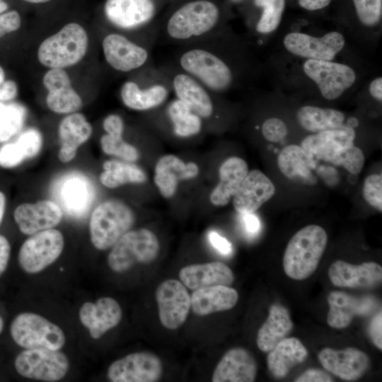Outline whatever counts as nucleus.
<instances>
[{
    "label": "nucleus",
    "instance_id": "59",
    "mask_svg": "<svg viewBox=\"0 0 382 382\" xmlns=\"http://www.w3.org/2000/svg\"><path fill=\"white\" fill-rule=\"evenodd\" d=\"M26 2L33 3V4H40V3H45L48 2L51 0H23Z\"/></svg>",
    "mask_w": 382,
    "mask_h": 382
},
{
    "label": "nucleus",
    "instance_id": "32",
    "mask_svg": "<svg viewBox=\"0 0 382 382\" xmlns=\"http://www.w3.org/2000/svg\"><path fill=\"white\" fill-rule=\"evenodd\" d=\"M277 162L279 170L286 178L308 185L316 182L311 171L313 156L301 146L290 144L285 146L279 152Z\"/></svg>",
    "mask_w": 382,
    "mask_h": 382
},
{
    "label": "nucleus",
    "instance_id": "4",
    "mask_svg": "<svg viewBox=\"0 0 382 382\" xmlns=\"http://www.w3.org/2000/svg\"><path fill=\"white\" fill-rule=\"evenodd\" d=\"M135 221L132 209L125 202L109 199L100 202L92 211L89 233L92 245L99 250L110 248Z\"/></svg>",
    "mask_w": 382,
    "mask_h": 382
},
{
    "label": "nucleus",
    "instance_id": "47",
    "mask_svg": "<svg viewBox=\"0 0 382 382\" xmlns=\"http://www.w3.org/2000/svg\"><path fill=\"white\" fill-rule=\"evenodd\" d=\"M21 24V16L17 11L11 10L0 14V37L18 30Z\"/></svg>",
    "mask_w": 382,
    "mask_h": 382
},
{
    "label": "nucleus",
    "instance_id": "33",
    "mask_svg": "<svg viewBox=\"0 0 382 382\" xmlns=\"http://www.w3.org/2000/svg\"><path fill=\"white\" fill-rule=\"evenodd\" d=\"M43 139L40 132L29 128L16 141L0 146V167L13 168L25 161L36 156L42 149Z\"/></svg>",
    "mask_w": 382,
    "mask_h": 382
},
{
    "label": "nucleus",
    "instance_id": "34",
    "mask_svg": "<svg viewBox=\"0 0 382 382\" xmlns=\"http://www.w3.org/2000/svg\"><path fill=\"white\" fill-rule=\"evenodd\" d=\"M293 327V321L286 308L279 303L272 304L266 321L257 332L256 342L258 348L264 352H270L287 337Z\"/></svg>",
    "mask_w": 382,
    "mask_h": 382
},
{
    "label": "nucleus",
    "instance_id": "21",
    "mask_svg": "<svg viewBox=\"0 0 382 382\" xmlns=\"http://www.w3.org/2000/svg\"><path fill=\"white\" fill-rule=\"evenodd\" d=\"M79 319L93 339L101 337L117 326L122 316L117 301L111 297H102L96 303L85 302L79 309Z\"/></svg>",
    "mask_w": 382,
    "mask_h": 382
},
{
    "label": "nucleus",
    "instance_id": "26",
    "mask_svg": "<svg viewBox=\"0 0 382 382\" xmlns=\"http://www.w3.org/2000/svg\"><path fill=\"white\" fill-rule=\"evenodd\" d=\"M257 371V362L245 349L235 347L227 351L215 367L213 382H253Z\"/></svg>",
    "mask_w": 382,
    "mask_h": 382
},
{
    "label": "nucleus",
    "instance_id": "8",
    "mask_svg": "<svg viewBox=\"0 0 382 382\" xmlns=\"http://www.w3.org/2000/svg\"><path fill=\"white\" fill-rule=\"evenodd\" d=\"M52 192L64 214L81 219L86 216L95 198L94 187L85 174L71 171L59 177Z\"/></svg>",
    "mask_w": 382,
    "mask_h": 382
},
{
    "label": "nucleus",
    "instance_id": "2",
    "mask_svg": "<svg viewBox=\"0 0 382 382\" xmlns=\"http://www.w3.org/2000/svg\"><path fill=\"white\" fill-rule=\"evenodd\" d=\"M327 243V233L318 225L310 224L298 231L284 253L285 274L295 280L310 277L317 269Z\"/></svg>",
    "mask_w": 382,
    "mask_h": 382
},
{
    "label": "nucleus",
    "instance_id": "28",
    "mask_svg": "<svg viewBox=\"0 0 382 382\" xmlns=\"http://www.w3.org/2000/svg\"><path fill=\"white\" fill-rule=\"evenodd\" d=\"M179 278L193 290L214 285L229 286L234 281L232 270L219 261L185 266L180 270Z\"/></svg>",
    "mask_w": 382,
    "mask_h": 382
},
{
    "label": "nucleus",
    "instance_id": "44",
    "mask_svg": "<svg viewBox=\"0 0 382 382\" xmlns=\"http://www.w3.org/2000/svg\"><path fill=\"white\" fill-rule=\"evenodd\" d=\"M359 21L367 27L376 25L381 19L382 0H353Z\"/></svg>",
    "mask_w": 382,
    "mask_h": 382
},
{
    "label": "nucleus",
    "instance_id": "49",
    "mask_svg": "<svg viewBox=\"0 0 382 382\" xmlns=\"http://www.w3.org/2000/svg\"><path fill=\"white\" fill-rule=\"evenodd\" d=\"M18 94L16 83L11 80H5V74L0 66V101H8L14 99Z\"/></svg>",
    "mask_w": 382,
    "mask_h": 382
},
{
    "label": "nucleus",
    "instance_id": "9",
    "mask_svg": "<svg viewBox=\"0 0 382 382\" xmlns=\"http://www.w3.org/2000/svg\"><path fill=\"white\" fill-rule=\"evenodd\" d=\"M64 247L63 233L50 228L30 235L21 245L18 261L28 274H37L54 262Z\"/></svg>",
    "mask_w": 382,
    "mask_h": 382
},
{
    "label": "nucleus",
    "instance_id": "27",
    "mask_svg": "<svg viewBox=\"0 0 382 382\" xmlns=\"http://www.w3.org/2000/svg\"><path fill=\"white\" fill-rule=\"evenodd\" d=\"M92 133V126L83 114L74 112L64 117L58 127L59 160L64 163L71 161L79 148L90 139Z\"/></svg>",
    "mask_w": 382,
    "mask_h": 382
},
{
    "label": "nucleus",
    "instance_id": "19",
    "mask_svg": "<svg viewBox=\"0 0 382 382\" xmlns=\"http://www.w3.org/2000/svg\"><path fill=\"white\" fill-rule=\"evenodd\" d=\"M272 182L262 171H248L233 197V205L239 214L254 213L275 194Z\"/></svg>",
    "mask_w": 382,
    "mask_h": 382
},
{
    "label": "nucleus",
    "instance_id": "18",
    "mask_svg": "<svg viewBox=\"0 0 382 382\" xmlns=\"http://www.w3.org/2000/svg\"><path fill=\"white\" fill-rule=\"evenodd\" d=\"M328 303L327 323L336 329L347 328L355 316L370 313L376 305L373 296H355L341 291H331Z\"/></svg>",
    "mask_w": 382,
    "mask_h": 382
},
{
    "label": "nucleus",
    "instance_id": "62",
    "mask_svg": "<svg viewBox=\"0 0 382 382\" xmlns=\"http://www.w3.org/2000/svg\"><path fill=\"white\" fill-rule=\"evenodd\" d=\"M232 1H239V0H232Z\"/></svg>",
    "mask_w": 382,
    "mask_h": 382
},
{
    "label": "nucleus",
    "instance_id": "29",
    "mask_svg": "<svg viewBox=\"0 0 382 382\" xmlns=\"http://www.w3.org/2000/svg\"><path fill=\"white\" fill-rule=\"evenodd\" d=\"M355 137L354 129L343 125L337 129L308 135L301 146L312 156L328 161L338 151L354 144Z\"/></svg>",
    "mask_w": 382,
    "mask_h": 382
},
{
    "label": "nucleus",
    "instance_id": "51",
    "mask_svg": "<svg viewBox=\"0 0 382 382\" xmlns=\"http://www.w3.org/2000/svg\"><path fill=\"white\" fill-rule=\"evenodd\" d=\"M369 335L375 345L380 350L382 349V312H378L371 320L369 325Z\"/></svg>",
    "mask_w": 382,
    "mask_h": 382
},
{
    "label": "nucleus",
    "instance_id": "25",
    "mask_svg": "<svg viewBox=\"0 0 382 382\" xmlns=\"http://www.w3.org/2000/svg\"><path fill=\"white\" fill-rule=\"evenodd\" d=\"M170 85L178 99L202 119H209L214 105L211 91L188 74L180 70L172 75Z\"/></svg>",
    "mask_w": 382,
    "mask_h": 382
},
{
    "label": "nucleus",
    "instance_id": "58",
    "mask_svg": "<svg viewBox=\"0 0 382 382\" xmlns=\"http://www.w3.org/2000/svg\"><path fill=\"white\" fill-rule=\"evenodd\" d=\"M8 8L7 3L4 0H0V13L6 11Z\"/></svg>",
    "mask_w": 382,
    "mask_h": 382
},
{
    "label": "nucleus",
    "instance_id": "57",
    "mask_svg": "<svg viewBox=\"0 0 382 382\" xmlns=\"http://www.w3.org/2000/svg\"><path fill=\"white\" fill-rule=\"evenodd\" d=\"M6 207V197L5 194L0 190V225L3 221Z\"/></svg>",
    "mask_w": 382,
    "mask_h": 382
},
{
    "label": "nucleus",
    "instance_id": "13",
    "mask_svg": "<svg viewBox=\"0 0 382 382\" xmlns=\"http://www.w3.org/2000/svg\"><path fill=\"white\" fill-rule=\"evenodd\" d=\"M283 43L286 50L294 55L308 59L332 61L343 49L345 40L337 31L321 37L292 32L284 37Z\"/></svg>",
    "mask_w": 382,
    "mask_h": 382
},
{
    "label": "nucleus",
    "instance_id": "16",
    "mask_svg": "<svg viewBox=\"0 0 382 382\" xmlns=\"http://www.w3.org/2000/svg\"><path fill=\"white\" fill-rule=\"evenodd\" d=\"M318 357L327 371L347 381L361 378L369 369L370 363L367 354L355 347H326L319 352Z\"/></svg>",
    "mask_w": 382,
    "mask_h": 382
},
{
    "label": "nucleus",
    "instance_id": "31",
    "mask_svg": "<svg viewBox=\"0 0 382 382\" xmlns=\"http://www.w3.org/2000/svg\"><path fill=\"white\" fill-rule=\"evenodd\" d=\"M238 300L236 289L214 285L195 289L190 296V308L197 316H207L233 308Z\"/></svg>",
    "mask_w": 382,
    "mask_h": 382
},
{
    "label": "nucleus",
    "instance_id": "6",
    "mask_svg": "<svg viewBox=\"0 0 382 382\" xmlns=\"http://www.w3.org/2000/svg\"><path fill=\"white\" fill-rule=\"evenodd\" d=\"M159 250V241L153 231L145 228L129 230L111 247L108 264L112 271L122 273L136 264L151 262Z\"/></svg>",
    "mask_w": 382,
    "mask_h": 382
},
{
    "label": "nucleus",
    "instance_id": "43",
    "mask_svg": "<svg viewBox=\"0 0 382 382\" xmlns=\"http://www.w3.org/2000/svg\"><path fill=\"white\" fill-rule=\"evenodd\" d=\"M328 161L342 166L352 174H359L364 167L365 158L363 151L352 144L338 151Z\"/></svg>",
    "mask_w": 382,
    "mask_h": 382
},
{
    "label": "nucleus",
    "instance_id": "14",
    "mask_svg": "<svg viewBox=\"0 0 382 382\" xmlns=\"http://www.w3.org/2000/svg\"><path fill=\"white\" fill-rule=\"evenodd\" d=\"M158 316L167 329L175 330L186 320L190 309V296L180 281L169 279L161 282L156 290Z\"/></svg>",
    "mask_w": 382,
    "mask_h": 382
},
{
    "label": "nucleus",
    "instance_id": "24",
    "mask_svg": "<svg viewBox=\"0 0 382 382\" xmlns=\"http://www.w3.org/2000/svg\"><path fill=\"white\" fill-rule=\"evenodd\" d=\"M198 173L195 163H185L175 155L166 154L156 163L154 180L161 195L168 199L175 194L179 182L195 178Z\"/></svg>",
    "mask_w": 382,
    "mask_h": 382
},
{
    "label": "nucleus",
    "instance_id": "42",
    "mask_svg": "<svg viewBox=\"0 0 382 382\" xmlns=\"http://www.w3.org/2000/svg\"><path fill=\"white\" fill-rule=\"evenodd\" d=\"M25 115V108L21 104L6 105L0 120V144L7 141L22 128Z\"/></svg>",
    "mask_w": 382,
    "mask_h": 382
},
{
    "label": "nucleus",
    "instance_id": "61",
    "mask_svg": "<svg viewBox=\"0 0 382 382\" xmlns=\"http://www.w3.org/2000/svg\"><path fill=\"white\" fill-rule=\"evenodd\" d=\"M3 327H4V320L1 318V317H0V333L3 330Z\"/></svg>",
    "mask_w": 382,
    "mask_h": 382
},
{
    "label": "nucleus",
    "instance_id": "7",
    "mask_svg": "<svg viewBox=\"0 0 382 382\" xmlns=\"http://www.w3.org/2000/svg\"><path fill=\"white\" fill-rule=\"evenodd\" d=\"M10 332L13 341L24 349L60 350L66 342L63 330L37 313L25 312L13 320Z\"/></svg>",
    "mask_w": 382,
    "mask_h": 382
},
{
    "label": "nucleus",
    "instance_id": "12",
    "mask_svg": "<svg viewBox=\"0 0 382 382\" xmlns=\"http://www.w3.org/2000/svg\"><path fill=\"white\" fill-rule=\"evenodd\" d=\"M163 374V364L149 352L129 354L112 362L108 369L112 382H155Z\"/></svg>",
    "mask_w": 382,
    "mask_h": 382
},
{
    "label": "nucleus",
    "instance_id": "54",
    "mask_svg": "<svg viewBox=\"0 0 382 382\" xmlns=\"http://www.w3.org/2000/svg\"><path fill=\"white\" fill-rule=\"evenodd\" d=\"M11 245L8 240L0 235V277L5 272L10 258Z\"/></svg>",
    "mask_w": 382,
    "mask_h": 382
},
{
    "label": "nucleus",
    "instance_id": "15",
    "mask_svg": "<svg viewBox=\"0 0 382 382\" xmlns=\"http://www.w3.org/2000/svg\"><path fill=\"white\" fill-rule=\"evenodd\" d=\"M63 216L60 206L48 199L21 203L13 214L19 231L26 236L54 228L62 221Z\"/></svg>",
    "mask_w": 382,
    "mask_h": 382
},
{
    "label": "nucleus",
    "instance_id": "56",
    "mask_svg": "<svg viewBox=\"0 0 382 382\" xmlns=\"http://www.w3.org/2000/svg\"><path fill=\"white\" fill-rule=\"evenodd\" d=\"M369 93L377 100H382V78L378 77L369 84Z\"/></svg>",
    "mask_w": 382,
    "mask_h": 382
},
{
    "label": "nucleus",
    "instance_id": "39",
    "mask_svg": "<svg viewBox=\"0 0 382 382\" xmlns=\"http://www.w3.org/2000/svg\"><path fill=\"white\" fill-rule=\"evenodd\" d=\"M168 115L174 134L185 138L197 135L202 127V118L179 99L173 100L168 108Z\"/></svg>",
    "mask_w": 382,
    "mask_h": 382
},
{
    "label": "nucleus",
    "instance_id": "37",
    "mask_svg": "<svg viewBox=\"0 0 382 382\" xmlns=\"http://www.w3.org/2000/svg\"><path fill=\"white\" fill-rule=\"evenodd\" d=\"M146 174L136 164L117 159L103 162L100 183L105 187L115 189L129 183L140 184L146 180Z\"/></svg>",
    "mask_w": 382,
    "mask_h": 382
},
{
    "label": "nucleus",
    "instance_id": "53",
    "mask_svg": "<svg viewBox=\"0 0 382 382\" xmlns=\"http://www.w3.org/2000/svg\"><path fill=\"white\" fill-rule=\"evenodd\" d=\"M242 214L243 223L246 233L250 236L257 235L260 230V221L258 217L253 213Z\"/></svg>",
    "mask_w": 382,
    "mask_h": 382
},
{
    "label": "nucleus",
    "instance_id": "36",
    "mask_svg": "<svg viewBox=\"0 0 382 382\" xmlns=\"http://www.w3.org/2000/svg\"><path fill=\"white\" fill-rule=\"evenodd\" d=\"M307 356L306 348L298 338L286 337L269 352L267 364L272 375L282 378L294 366L302 363Z\"/></svg>",
    "mask_w": 382,
    "mask_h": 382
},
{
    "label": "nucleus",
    "instance_id": "55",
    "mask_svg": "<svg viewBox=\"0 0 382 382\" xmlns=\"http://www.w3.org/2000/svg\"><path fill=\"white\" fill-rule=\"evenodd\" d=\"M332 0H299V4L308 11H316L328 6Z\"/></svg>",
    "mask_w": 382,
    "mask_h": 382
},
{
    "label": "nucleus",
    "instance_id": "20",
    "mask_svg": "<svg viewBox=\"0 0 382 382\" xmlns=\"http://www.w3.org/2000/svg\"><path fill=\"white\" fill-rule=\"evenodd\" d=\"M105 60L115 69L129 71L140 68L149 59L147 50L118 33H110L103 40Z\"/></svg>",
    "mask_w": 382,
    "mask_h": 382
},
{
    "label": "nucleus",
    "instance_id": "10",
    "mask_svg": "<svg viewBox=\"0 0 382 382\" xmlns=\"http://www.w3.org/2000/svg\"><path fill=\"white\" fill-rule=\"evenodd\" d=\"M14 366L24 378L55 382L62 379L69 369V361L59 350L25 349L15 359Z\"/></svg>",
    "mask_w": 382,
    "mask_h": 382
},
{
    "label": "nucleus",
    "instance_id": "35",
    "mask_svg": "<svg viewBox=\"0 0 382 382\" xmlns=\"http://www.w3.org/2000/svg\"><path fill=\"white\" fill-rule=\"evenodd\" d=\"M169 88L162 82L141 88L134 81H126L120 90L124 105L132 110L144 111L161 105L167 100Z\"/></svg>",
    "mask_w": 382,
    "mask_h": 382
},
{
    "label": "nucleus",
    "instance_id": "1",
    "mask_svg": "<svg viewBox=\"0 0 382 382\" xmlns=\"http://www.w3.org/2000/svg\"><path fill=\"white\" fill-rule=\"evenodd\" d=\"M187 44L177 58L180 69L213 93H221L229 89L233 82V74L225 60L208 45Z\"/></svg>",
    "mask_w": 382,
    "mask_h": 382
},
{
    "label": "nucleus",
    "instance_id": "38",
    "mask_svg": "<svg viewBox=\"0 0 382 382\" xmlns=\"http://www.w3.org/2000/svg\"><path fill=\"white\" fill-rule=\"evenodd\" d=\"M296 117L304 129L313 133L341 127L345 119L344 113L338 110L313 105L300 108Z\"/></svg>",
    "mask_w": 382,
    "mask_h": 382
},
{
    "label": "nucleus",
    "instance_id": "48",
    "mask_svg": "<svg viewBox=\"0 0 382 382\" xmlns=\"http://www.w3.org/2000/svg\"><path fill=\"white\" fill-rule=\"evenodd\" d=\"M103 127L105 133L110 136H123L124 122L118 115L111 114L107 116L103 120Z\"/></svg>",
    "mask_w": 382,
    "mask_h": 382
},
{
    "label": "nucleus",
    "instance_id": "17",
    "mask_svg": "<svg viewBox=\"0 0 382 382\" xmlns=\"http://www.w3.org/2000/svg\"><path fill=\"white\" fill-rule=\"evenodd\" d=\"M156 6L153 0H106L105 17L115 27L132 30L142 27L154 18Z\"/></svg>",
    "mask_w": 382,
    "mask_h": 382
},
{
    "label": "nucleus",
    "instance_id": "45",
    "mask_svg": "<svg viewBox=\"0 0 382 382\" xmlns=\"http://www.w3.org/2000/svg\"><path fill=\"white\" fill-rule=\"evenodd\" d=\"M363 197L366 202L380 212H382V175L371 174L364 182Z\"/></svg>",
    "mask_w": 382,
    "mask_h": 382
},
{
    "label": "nucleus",
    "instance_id": "30",
    "mask_svg": "<svg viewBox=\"0 0 382 382\" xmlns=\"http://www.w3.org/2000/svg\"><path fill=\"white\" fill-rule=\"evenodd\" d=\"M248 171V166L243 158L231 156L226 159L219 167V183L210 194L211 203L217 207L226 205L238 191Z\"/></svg>",
    "mask_w": 382,
    "mask_h": 382
},
{
    "label": "nucleus",
    "instance_id": "22",
    "mask_svg": "<svg viewBox=\"0 0 382 382\" xmlns=\"http://www.w3.org/2000/svg\"><path fill=\"white\" fill-rule=\"evenodd\" d=\"M328 276L337 287L371 288L381 284L382 267L374 262L352 265L339 260L330 265Z\"/></svg>",
    "mask_w": 382,
    "mask_h": 382
},
{
    "label": "nucleus",
    "instance_id": "5",
    "mask_svg": "<svg viewBox=\"0 0 382 382\" xmlns=\"http://www.w3.org/2000/svg\"><path fill=\"white\" fill-rule=\"evenodd\" d=\"M87 48L86 30L81 25L71 23L40 44L37 58L47 67L64 69L78 63L85 55Z\"/></svg>",
    "mask_w": 382,
    "mask_h": 382
},
{
    "label": "nucleus",
    "instance_id": "52",
    "mask_svg": "<svg viewBox=\"0 0 382 382\" xmlns=\"http://www.w3.org/2000/svg\"><path fill=\"white\" fill-rule=\"evenodd\" d=\"M296 382H332V378L327 372L316 369H309L295 379Z\"/></svg>",
    "mask_w": 382,
    "mask_h": 382
},
{
    "label": "nucleus",
    "instance_id": "41",
    "mask_svg": "<svg viewBox=\"0 0 382 382\" xmlns=\"http://www.w3.org/2000/svg\"><path fill=\"white\" fill-rule=\"evenodd\" d=\"M104 154L119 158L120 160L134 163L139 158L138 149L123 139V136L115 137L103 134L100 139Z\"/></svg>",
    "mask_w": 382,
    "mask_h": 382
},
{
    "label": "nucleus",
    "instance_id": "46",
    "mask_svg": "<svg viewBox=\"0 0 382 382\" xmlns=\"http://www.w3.org/2000/svg\"><path fill=\"white\" fill-rule=\"evenodd\" d=\"M285 123L277 117L267 119L262 126V134L265 139L271 142H278L287 134Z\"/></svg>",
    "mask_w": 382,
    "mask_h": 382
},
{
    "label": "nucleus",
    "instance_id": "3",
    "mask_svg": "<svg viewBox=\"0 0 382 382\" xmlns=\"http://www.w3.org/2000/svg\"><path fill=\"white\" fill-rule=\"evenodd\" d=\"M220 17L217 6L208 0L190 1L168 18L166 34L174 42L189 43L209 35Z\"/></svg>",
    "mask_w": 382,
    "mask_h": 382
},
{
    "label": "nucleus",
    "instance_id": "50",
    "mask_svg": "<svg viewBox=\"0 0 382 382\" xmlns=\"http://www.w3.org/2000/svg\"><path fill=\"white\" fill-rule=\"evenodd\" d=\"M208 239L212 247L224 256L230 255L233 252V246L226 238L214 231H209Z\"/></svg>",
    "mask_w": 382,
    "mask_h": 382
},
{
    "label": "nucleus",
    "instance_id": "11",
    "mask_svg": "<svg viewBox=\"0 0 382 382\" xmlns=\"http://www.w3.org/2000/svg\"><path fill=\"white\" fill-rule=\"evenodd\" d=\"M306 75L318 86L323 98L335 100L354 83L357 76L348 65L332 61L307 59L303 66Z\"/></svg>",
    "mask_w": 382,
    "mask_h": 382
},
{
    "label": "nucleus",
    "instance_id": "23",
    "mask_svg": "<svg viewBox=\"0 0 382 382\" xmlns=\"http://www.w3.org/2000/svg\"><path fill=\"white\" fill-rule=\"evenodd\" d=\"M48 91L47 107L58 114L74 113L83 106L79 95L73 89L67 73L62 69H51L43 77Z\"/></svg>",
    "mask_w": 382,
    "mask_h": 382
},
{
    "label": "nucleus",
    "instance_id": "40",
    "mask_svg": "<svg viewBox=\"0 0 382 382\" xmlns=\"http://www.w3.org/2000/svg\"><path fill=\"white\" fill-rule=\"evenodd\" d=\"M255 4L263 9L256 26L257 31L266 34L275 30L282 21L285 0H255Z\"/></svg>",
    "mask_w": 382,
    "mask_h": 382
},
{
    "label": "nucleus",
    "instance_id": "60",
    "mask_svg": "<svg viewBox=\"0 0 382 382\" xmlns=\"http://www.w3.org/2000/svg\"><path fill=\"white\" fill-rule=\"evenodd\" d=\"M5 108H6V105H4L0 102V120L5 111Z\"/></svg>",
    "mask_w": 382,
    "mask_h": 382
}]
</instances>
